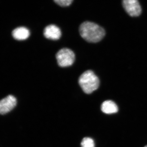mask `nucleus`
Returning a JSON list of instances; mask_svg holds the SVG:
<instances>
[{"label":"nucleus","instance_id":"1","mask_svg":"<svg viewBox=\"0 0 147 147\" xmlns=\"http://www.w3.org/2000/svg\"><path fill=\"white\" fill-rule=\"evenodd\" d=\"M81 36L87 42L96 43L99 42L105 36L104 29L97 24L90 21L82 23L79 28Z\"/></svg>","mask_w":147,"mask_h":147},{"label":"nucleus","instance_id":"2","mask_svg":"<svg viewBox=\"0 0 147 147\" xmlns=\"http://www.w3.org/2000/svg\"><path fill=\"white\" fill-rule=\"evenodd\" d=\"M79 84L84 92L90 94L98 88L100 81L93 71L88 70L79 77Z\"/></svg>","mask_w":147,"mask_h":147},{"label":"nucleus","instance_id":"3","mask_svg":"<svg viewBox=\"0 0 147 147\" xmlns=\"http://www.w3.org/2000/svg\"><path fill=\"white\" fill-rule=\"evenodd\" d=\"M59 65L61 67H67L73 64L75 61V54L68 48H64L59 50L56 55Z\"/></svg>","mask_w":147,"mask_h":147},{"label":"nucleus","instance_id":"4","mask_svg":"<svg viewBox=\"0 0 147 147\" xmlns=\"http://www.w3.org/2000/svg\"><path fill=\"white\" fill-rule=\"evenodd\" d=\"M123 5L127 13L131 17H137L142 13V7L137 0H124Z\"/></svg>","mask_w":147,"mask_h":147},{"label":"nucleus","instance_id":"5","mask_svg":"<svg viewBox=\"0 0 147 147\" xmlns=\"http://www.w3.org/2000/svg\"><path fill=\"white\" fill-rule=\"evenodd\" d=\"M17 100L13 95H9L0 100V115H5L15 108Z\"/></svg>","mask_w":147,"mask_h":147},{"label":"nucleus","instance_id":"6","mask_svg":"<svg viewBox=\"0 0 147 147\" xmlns=\"http://www.w3.org/2000/svg\"><path fill=\"white\" fill-rule=\"evenodd\" d=\"M43 34L47 39L57 40L60 38L61 32L59 27L52 24L45 27L43 31Z\"/></svg>","mask_w":147,"mask_h":147},{"label":"nucleus","instance_id":"7","mask_svg":"<svg viewBox=\"0 0 147 147\" xmlns=\"http://www.w3.org/2000/svg\"><path fill=\"white\" fill-rule=\"evenodd\" d=\"M30 35L28 29L26 27H18L12 32V36L15 39L18 40H24L27 39Z\"/></svg>","mask_w":147,"mask_h":147},{"label":"nucleus","instance_id":"8","mask_svg":"<svg viewBox=\"0 0 147 147\" xmlns=\"http://www.w3.org/2000/svg\"><path fill=\"white\" fill-rule=\"evenodd\" d=\"M101 110L103 113L107 114H114L118 111L117 105L114 101L107 100L102 102Z\"/></svg>","mask_w":147,"mask_h":147},{"label":"nucleus","instance_id":"9","mask_svg":"<svg viewBox=\"0 0 147 147\" xmlns=\"http://www.w3.org/2000/svg\"><path fill=\"white\" fill-rule=\"evenodd\" d=\"M82 147H95L94 140L89 137H86L82 140Z\"/></svg>","mask_w":147,"mask_h":147},{"label":"nucleus","instance_id":"10","mask_svg":"<svg viewBox=\"0 0 147 147\" xmlns=\"http://www.w3.org/2000/svg\"><path fill=\"white\" fill-rule=\"evenodd\" d=\"M58 5L62 7L68 6L71 4L73 0H55L54 1Z\"/></svg>","mask_w":147,"mask_h":147},{"label":"nucleus","instance_id":"11","mask_svg":"<svg viewBox=\"0 0 147 147\" xmlns=\"http://www.w3.org/2000/svg\"><path fill=\"white\" fill-rule=\"evenodd\" d=\"M144 147H147V146H145Z\"/></svg>","mask_w":147,"mask_h":147}]
</instances>
